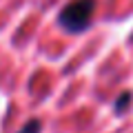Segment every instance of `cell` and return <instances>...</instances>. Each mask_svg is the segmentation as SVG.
<instances>
[{
	"instance_id": "obj_1",
	"label": "cell",
	"mask_w": 133,
	"mask_h": 133,
	"mask_svg": "<svg viewBox=\"0 0 133 133\" xmlns=\"http://www.w3.org/2000/svg\"><path fill=\"white\" fill-rule=\"evenodd\" d=\"M95 14V0H71L58 16V22L69 33H80L91 24Z\"/></svg>"
},
{
	"instance_id": "obj_2",
	"label": "cell",
	"mask_w": 133,
	"mask_h": 133,
	"mask_svg": "<svg viewBox=\"0 0 133 133\" xmlns=\"http://www.w3.org/2000/svg\"><path fill=\"white\" fill-rule=\"evenodd\" d=\"M129 104H131V91H122L118 102H115V113H124L129 109Z\"/></svg>"
},
{
	"instance_id": "obj_3",
	"label": "cell",
	"mask_w": 133,
	"mask_h": 133,
	"mask_svg": "<svg viewBox=\"0 0 133 133\" xmlns=\"http://www.w3.org/2000/svg\"><path fill=\"white\" fill-rule=\"evenodd\" d=\"M40 127H42V124H40V120H29V122L24 124L18 133H40Z\"/></svg>"
}]
</instances>
